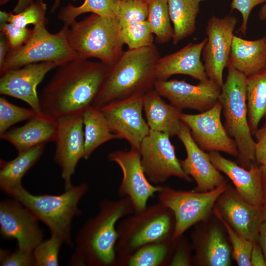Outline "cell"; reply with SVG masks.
<instances>
[{"mask_svg":"<svg viewBox=\"0 0 266 266\" xmlns=\"http://www.w3.org/2000/svg\"><path fill=\"white\" fill-rule=\"evenodd\" d=\"M111 66L76 58L57 67L39 95L42 114L55 122L83 114L92 106Z\"/></svg>","mask_w":266,"mask_h":266,"instance_id":"6da1fadb","label":"cell"},{"mask_svg":"<svg viewBox=\"0 0 266 266\" xmlns=\"http://www.w3.org/2000/svg\"><path fill=\"white\" fill-rule=\"evenodd\" d=\"M134 212L128 198L104 200L98 213L90 218L77 233L73 253L69 260L71 266H109L116 261L117 224Z\"/></svg>","mask_w":266,"mask_h":266,"instance_id":"7a4b0ae2","label":"cell"},{"mask_svg":"<svg viewBox=\"0 0 266 266\" xmlns=\"http://www.w3.org/2000/svg\"><path fill=\"white\" fill-rule=\"evenodd\" d=\"M160 57L155 44L124 51L118 60L111 66L92 105L100 109L111 102L144 95L154 89L157 80L156 66Z\"/></svg>","mask_w":266,"mask_h":266,"instance_id":"3957f363","label":"cell"},{"mask_svg":"<svg viewBox=\"0 0 266 266\" xmlns=\"http://www.w3.org/2000/svg\"><path fill=\"white\" fill-rule=\"evenodd\" d=\"M88 189V185L82 183L72 185L58 195H35L21 186L7 194L26 207L38 221L43 222L52 235L72 247L71 222L74 217L82 214L78 203Z\"/></svg>","mask_w":266,"mask_h":266,"instance_id":"277c9868","label":"cell"},{"mask_svg":"<svg viewBox=\"0 0 266 266\" xmlns=\"http://www.w3.org/2000/svg\"><path fill=\"white\" fill-rule=\"evenodd\" d=\"M120 30L116 18L92 13L70 24L67 38L79 58H96L112 66L124 51Z\"/></svg>","mask_w":266,"mask_h":266,"instance_id":"5b68a950","label":"cell"},{"mask_svg":"<svg viewBox=\"0 0 266 266\" xmlns=\"http://www.w3.org/2000/svg\"><path fill=\"white\" fill-rule=\"evenodd\" d=\"M226 81L219 98L224 127L234 139L238 149L240 166L249 168L255 160V141L248 124L246 101L247 76L235 69L229 62Z\"/></svg>","mask_w":266,"mask_h":266,"instance_id":"8992f818","label":"cell"},{"mask_svg":"<svg viewBox=\"0 0 266 266\" xmlns=\"http://www.w3.org/2000/svg\"><path fill=\"white\" fill-rule=\"evenodd\" d=\"M172 214L159 202L122 218L117 226L116 260L146 245L168 240L172 231Z\"/></svg>","mask_w":266,"mask_h":266,"instance_id":"52a82bcc","label":"cell"},{"mask_svg":"<svg viewBox=\"0 0 266 266\" xmlns=\"http://www.w3.org/2000/svg\"><path fill=\"white\" fill-rule=\"evenodd\" d=\"M46 25L41 23L34 26L30 37L23 45L9 49L0 67V74L8 70L40 62H54L59 66L78 58L68 42L69 26L63 25L60 31L53 33L47 30Z\"/></svg>","mask_w":266,"mask_h":266,"instance_id":"ba28073f","label":"cell"},{"mask_svg":"<svg viewBox=\"0 0 266 266\" xmlns=\"http://www.w3.org/2000/svg\"><path fill=\"white\" fill-rule=\"evenodd\" d=\"M226 183L203 192L176 190L162 186L158 193V200L173 213L172 241L179 239L190 227L208 216L216 201L227 189Z\"/></svg>","mask_w":266,"mask_h":266,"instance_id":"9c48e42d","label":"cell"},{"mask_svg":"<svg viewBox=\"0 0 266 266\" xmlns=\"http://www.w3.org/2000/svg\"><path fill=\"white\" fill-rule=\"evenodd\" d=\"M169 138L166 134L150 130L138 150L144 171L154 184L163 183L171 176L190 182L192 178L182 169Z\"/></svg>","mask_w":266,"mask_h":266,"instance_id":"30bf717a","label":"cell"},{"mask_svg":"<svg viewBox=\"0 0 266 266\" xmlns=\"http://www.w3.org/2000/svg\"><path fill=\"white\" fill-rule=\"evenodd\" d=\"M237 23V18L232 15L222 18L212 16L207 23V41L201 54L203 65L208 78L221 88L224 83L223 71L229 62Z\"/></svg>","mask_w":266,"mask_h":266,"instance_id":"8fae6325","label":"cell"},{"mask_svg":"<svg viewBox=\"0 0 266 266\" xmlns=\"http://www.w3.org/2000/svg\"><path fill=\"white\" fill-rule=\"evenodd\" d=\"M108 158L116 163L122 172L123 177L118 189L120 197L129 199L134 212L145 209L148 200L158 193L162 186L153 185L147 178L139 151L132 148L128 151H115L109 153Z\"/></svg>","mask_w":266,"mask_h":266,"instance_id":"7c38bea8","label":"cell"},{"mask_svg":"<svg viewBox=\"0 0 266 266\" xmlns=\"http://www.w3.org/2000/svg\"><path fill=\"white\" fill-rule=\"evenodd\" d=\"M144 95L133 96L106 104L100 109L111 131L139 150L150 129L142 115Z\"/></svg>","mask_w":266,"mask_h":266,"instance_id":"4fadbf2b","label":"cell"},{"mask_svg":"<svg viewBox=\"0 0 266 266\" xmlns=\"http://www.w3.org/2000/svg\"><path fill=\"white\" fill-rule=\"evenodd\" d=\"M221 113L222 105L218 100L211 108L199 114L182 113L180 120L188 127L193 140L203 150L237 156L236 144L221 121Z\"/></svg>","mask_w":266,"mask_h":266,"instance_id":"5bb4252c","label":"cell"},{"mask_svg":"<svg viewBox=\"0 0 266 266\" xmlns=\"http://www.w3.org/2000/svg\"><path fill=\"white\" fill-rule=\"evenodd\" d=\"M38 220L15 199L0 202V232L5 239H15L19 250L33 252L43 241Z\"/></svg>","mask_w":266,"mask_h":266,"instance_id":"9a60e30c","label":"cell"},{"mask_svg":"<svg viewBox=\"0 0 266 266\" xmlns=\"http://www.w3.org/2000/svg\"><path fill=\"white\" fill-rule=\"evenodd\" d=\"M154 89L175 107L200 112L208 110L218 101L221 90L209 78L197 85L185 80H157Z\"/></svg>","mask_w":266,"mask_h":266,"instance_id":"2e32d148","label":"cell"},{"mask_svg":"<svg viewBox=\"0 0 266 266\" xmlns=\"http://www.w3.org/2000/svg\"><path fill=\"white\" fill-rule=\"evenodd\" d=\"M54 160L61 168L65 190L72 186L71 178L84 153L83 114L75 115L57 122Z\"/></svg>","mask_w":266,"mask_h":266,"instance_id":"e0dca14e","label":"cell"},{"mask_svg":"<svg viewBox=\"0 0 266 266\" xmlns=\"http://www.w3.org/2000/svg\"><path fill=\"white\" fill-rule=\"evenodd\" d=\"M57 67L56 63L46 62L6 70L0 74V93L25 101L38 116L45 117L41 110L36 89L46 74Z\"/></svg>","mask_w":266,"mask_h":266,"instance_id":"ac0fdd59","label":"cell"},{"mask_svg":"<svg viewBox=\"0 0 266 266\" xmlns=\"http://www.w3.org/2000/svg\"><path fill=\"white\" fill-rule=\"evenodd\" d=\"M177 135L187 154L186 158L180 160V163L185 173L195 181L197 186L194 191H208L226 182L212 163L208 153H206L196 144L189 129L182 122Z\"/></svg>","mask_w":266,"mask_h":266,"instance_id":"d6986e66","label":"cell"},{"mask_svg":"<svg viewBox=\"0 0 266 266\" xmlns=\"http://www.w3.org/2000/svg\"><path fill=\"white\" fill-rule=\"evenodd\" d=\"M217 201V208L230 226L246 239L258 241L264 221L262 207L246 201L228 186Z\"/></svg>","mask_w":266,"mask_h":266,"instance_id":"ffe728a7","label":"cell"},{"mask_svg":"<svg viewBox=\"0 0 266 266\" xmlns=\"http://www.w3.org/2000/svg\"><path fill=\"white\" fill-rule=\"evenodd\" d=\"M208 155L215 167L232 181L236 192L242 199L262 207L263 184L261 166L251 164L249 168H245L224 158L219 152H209Z\"/></svg>","mask_w":266,"mask_h":266,"instance_id":"44dd1931","label":"cell"},{"mask_svg":"<svg viewBox=\"0 0 266 266\" xmlns=\"http://www.w3.org/2000/svg\"><path fill=\"white\" fill-rule=\"evenodd\" d=\"M206 37L199 43H189L178 51L160 57L156 66L157 80H166L175 74L189 75L203 81L208 79L200 58Z\"/></svg>","mask_w":266,"mask_h":266,"instance_id":"7402d4cb","label":"cell"},{"mask_svg":"<svg viewBox=\"0 0 266 266\" xmlns=\"http://www.w3.org/2000/svg\"><path fill=\"white\" fill-rule=\"evenodd\" d=\"M57 123L45 117L36 116L24 125L6 131L0 138L11 144L18 152L37 145L55 141Z\"/></svg>","mask_w":266,"mask_h":266,"instance_id":"603a6c76","label":"cell"},{"mask_svg":"<svg viewBox=\"0 0 266 266\" xmlns=\"http://www.w3.org/2000/svg\"><path fill=\"white\" fill-rule=\"evenodd\" d=\"M153 89L144 95L143 109L150 130L177 135L180 128L182 110L166 102Z\"/></svg>","mask_w":266,"mask_h":266,"instance_id":"cb8c5ba5","label":"cell"},{"mask_svg":"<svg viewBox=\"0 0 266 266\" xmlns=\"http://www.w3.org/2000/svg\"><path fill=\"white\" fill-rule=\"evenodd\" d=\"M229 62L237 70L247 77L266 67V35L248 40L234 35Z\"/></svg>","mask_w":266,"mask_h":266,"instance_id":"d4e9b609","label":"cell"},{"mask_svg":"<svg viewBox=\"0 0 266 266\" xmlns=\"http://www.w3.org/2000/svg\"><path fill=\"white\" fill-rule=\"evenodd\" d=\"M45 144H42L19 152L10 161L0 160V188L7 194L21 186L26 173L36 164L42 156Z\"/></svg>","mask_w":266,"mask_h":266,"instance_id":"484cf974","label":"cell"},{"mask_svg":"<svg viewBox=\"0 0 266 266\" xmlns=\"http://www.w3.org/2000/svg\"><path fill=\"white\" fill-rule=\"evenodd\" d=\"M84 135L83 159H87L102 144L119 137L111 130L100 109L92 105L83 114Z\"/></svg>","mask_w":266,"mask_h":266,"instance_id":"4316f807","label":"cell"},{"mask_svg":"<svg viewBox=\"0 0 266 266\" xmlns=\"http://www.w3.org/2000/svg\"><path fill=\"white\" fill-rule=\"evenodd\" d=\"M205 0H167L173 25L174 45L193 34L196 29V18L200 4Z\"/></svg>","mask_w":266,"mask_h":266,"instance_id":"83f0119b","label":"cell"},{"mask_svg":"<svg viewBox=\"0 0 266 266\" xmlns=\"http://www.w3.org/2000/svg\"><path fill=\"white\" fill-rule=\"evenodd\" d=\"M246 101L248 124L254 133L266 114V67L247 77Z\"/></svg>","mask_w":266,"mask_h":266,"instance_id":"f1b7e54d","label":"cell"},{"mask_svg":"<svg viewBox=\"0 0 266 266\" xmlns=\"http://www.w3.org/2000/svg\"><path fill=\"white\" fill-rule=\"evenodd\" d=\"M121 0H84L78 6L68 3L62 7L57 19L63 25L69 26L79 16L86 13L96 14L105 17L116 18Z\"/></svg>","mask_w":266,"mask_h":266,"instance_id":"f546056e","label":"cell"},{"mask_svg":"<svg viewBox=\"0 0 266 266\" xmlns=\"http://www.w3.org/2000/svg\"><path fill=\"white\" fill-rule=\"evenodd\" d=\"M147 21L158 44L172 39L174 35L167 0H148Z\"/></svg>","mask_w":266,"mask_h":266,"instance_id":"4dcf8cb0","label":"cell"},{"mask_svg":"<svg viewBox=\"0 0 266 266\" xmlns=\"http://www.w3.org/2000/svg\"><path fill=\"white\" fill-rule=\"evenodd\" d=\"M167 241L143 246L131 254L117 259L116 262L119 263L121 261V264L128 266H161L165 263L168 255Z\"/></svg>","mask_w":266,"mask_h":266,"instance_id":"1f68e13d","label":"cell"},{"mask_svg":"<svg viewBox=\"0 0 266 266\" xmlns=\"http://www.w3.org/2000/svg\"><path fill=\"white\" fill-rule=\"evenodd\" d=\"M202 256L209 266H229L231 264V249L221 230L213 227L206 238Z\"/></svg>","mask_w":266,"mask_h":266,"instance_id":"d6a6232c","label":"cell"},{"mask_svg":"<svg viewBox=\"0 0 266 266\" xmlns=\"http://www.w3.org/2000/svg\"><path fill=\"white\" fill-rule=\"evenodd\" d=\"M120 36L129 49H135L154 44L153 34L147 20L121 28Z\"/></svg>","mask_w":266,"mask_h":266,"instance_id":"836d02e7","label":"cell"},{"mask_svg":"<svg viewBox=\"0 0 266 266\" xmlns=\"http://www.w3.org/2000/svg\"><path fill=\"white\" fill-rule=\"evenodd\" d=\"M213 213L222 223L228 234L232 244L233 256L239 266H250V256L253 242L238 233L226 221L217 207L214 208Z\"/></svg>","mask_w":266,"mask_h":266,"instance_id":"e575fe53","label":"cell"},{"mask_svg":"<svg viewBox=\"0 0 266 266\" xmlns=\"http://www.w3.org/2000/svg\"><path fill=\"white\" fill-rule=\"evenodd\" d=\"M38 116L32 108H26L11 103L3 97L0 98V134L12 125Z\"/></svg>","mask_w":266,"mask_h":266,"instance_id":"d590c367","label":"cell"},{"mask_svg":"<svg viewBox=\"0 0 266 266\" xmlns=\"http://www.w3.org/2000/svg\"><path fill=\"white\" fill-rule=\"evenodd\" d=\"M148 1L121 0L116 18L120 28L146 21L148 16Z\"/></svg>","mask_w":266,"mask_h":266,"instance_id":"8d00e7d4","label":"cell"},{"mask_svg":"<svg viewBox=\"0 0 266 266\" xmlns=\"http://www.w3.org/2000/svg\"><path fill=\"white\" fill-rule=\"evenodd\" d=\"M46 11L47 5L43 0H36L19 13H10L7 21L21 27H27L29 24L34 26L41 23L47 24Z\"/></svg>","mask_w":266,"mask_h":266,"instance_id":"74e56055","label":"cell"},{"mask_svg":"<svg viewBox=\"0 0 266 266\" xmlns=\"http://www.w3.org/2000/svg\"><path fill=\"white\" fill-rule=\"evenodd\" d=\"M63 241L52 235L41 241L33 251L35 266H58L59 253Z\"/></svg>","mask_w":266,"mask_h":266,"instance_id":"f35d334b","label":"cell"},{"mask_svg":"<svg viewBox=\"0 0 266 266\" xmlns=\"http://www.w3.org/2000/svg\"><path fill=\"white\" fill-rule=\"evenodd\" d=\"M0 33L5 37L10 49L18 48L23 45L30 37L33 29L21 27L11 23L0 26Z\"/></svg>","mask_w":266,"mask_h":266,"instance_id":"ab89813d","label":"cell"},{"mask_svg":"<svg viewBox=\"0 0 266 266\" xmlns=\"http://www.w3.org/2000/svg\"><path fill=\"white\" fill-rule=\"evenodd\" d=\"M1 266H35L33 252L17 250L14 252L1 249Z\"/></svg>","mask_w":266,"mask_h":266,"instance_id":"60d3db41","label":"cell"},{"mask_svg":"<svg viewBox=\"0 0 266 266\" xmlns=\"http://www.w3.org/2000/svg\"><path fill=\"white\" fill-rule=\"evenodd\" d=\"M266 0H233L231 3L232 10H236L241 14L242 22L239 31L243 35L246 33L249 15L253 9Z\"/></svg>","mask_w":266,"mask_h":266,"instance_id":"b9f144b4","label":"cell"},{"mask_svg":"<svg viewBox=\"0 0 266 266\" xmlns=\"http://www.w3.org/2000/svg\"><path fill=\"white\" fill-rule=\"evenodd\" d=\"M255 158L262 165H266V125L255 132Z\"/></svg>","mask_w":266,"mask_h":266,"instance_id":"7bdbcfd3","label":"cell"},{"mask_svg":"<svg viewBox=\"0 0 266 266\" xmlns=\"http://www.w3.org/2000/svg\"><path fill=\"white\" fill-rule=\"evenodd\" d=\"M250 264L252 266H266L263 252L258 241L253 242L250 256Z\"/></svg>","mask_w":266,"mask_h":266,"instance_id":"ee69618b","label":"cell"},{"mask_svg":"<svg viewBox=\"0 0 266 266\" xmlns=\"http://www.w3.org/2000/svg\"><path fill=\"white\" fill-rule=\"evenodd\" d=\"M169 264L173 266H187L190 265V261L185 251L179 249L173 255Z\"/></svg>","mask_w":266,"mask_h":266,"instance_id":"f6af8a7d","label":"cell"},{"mask_svg":"<svg viewBox=\"0 0 266 266\" xmlns=\"http://www.w3.org/2000/svg\"><path fill=\"white\" fill-rule=\"evenodd\" d=\"M258 242L262 248L266 262V221H265L261 225Z\"/></svg>","mask_w":266,"mask_h":266,"instance_id":"bcb514c9","label":"cell"},{"mask_svg":"<svg viewBox=\"0 0 266 266\" xmlns=\"http://www.w3.org/2000/svg\"><path fill=\"white\" fill-rule=\"evenodd\" d=\"M9 50V47L5 36L0 33V67L4 62L7 54Z\"/></svg>","mask_w":266,"mask_h":266,"instance_id":"7dc6e473","label":"cell"},{"mask_svg":"<svg viewBox=\"0 0 266 266\" xmlns=\"http://www.w3.org/2000/svg\"><path fill=\"white\" fill-rule=\"evenodd\" d=\"M263 184V199L262 205L264 221H266V165L261 166Z\"/></svg>","mask_w":266,"mask_h":266,"instance_id":"c3c4849f","label":"cell"},{"mask_svg":"<svg viewBox=\"0 0 266 266\" xmlns=\"http://www.w3.org/2000/svg\"><path fill=\"white\" fill-rule=\"evenodd\" d=\"M33 1V0H18L16 5L11 12L19 13L30 6Z\"/></svg>","mask_w":266,"mask_h":266,"instance_id":"681fc988","label":"cell"},{"mask_svg":"<svg viewBox=\"0 0 266 266\" xmlns=\"http://www.w3.org/2000/svg\"><path fill=\"white\" fill-rule=\"evenodd\" d=\"M10 13H7L5 11H0V26L8 23V18Z\"/></svg>","mask_w":266,"mask_h":266,"instance_id":"f907efd6","label":"cell"},{"mask_svg":"<svg viewBox=\"0 0 266 266\" xmlns=\"http://www.w3.org/2000/svg\"><path fill=\"white\" fill-rule=\"evenodd\" d=\"M258 16L261 20L266 22V0L259 12Z\"/></svg>","mask_w":266,"mask_h":266,"instance_id":"816d5d0a","label":"cell"},{"mask_svg":"<svg viewBox=\"0 0 266 266\" xmlns=\"http://www.w3.org/2000/svg\"><path fill=\"white\" fill-rule=\"evenodd\" d=\"M60 3V0H54V4L51 9V13H53L55 11L57 8L59 6Z\"/></svg>","mask_w":266,"mask_h":266,"instance_id":"f5cc1de1","label":"cell"},{"mask_svg":"<svg viewBox=\"0 0 266 266\" xmlns=\"http://www.w3.org/2000/svg\"><path fill=\"white\" fill-rule=\"evenodd\" d=\"M9 0H0V4H3L6 2H7Z\"/></svg>","mask_w":266,"mask_h":266,"instance_id":"db71d44e","label":"cell"},{"mask_svg":"<svg viewBox=\"0 0 266 266\" xmlns=\"http://www.w3.org/2000/svg\"><path fill=\"white\" fill-rule=\"evenodd\" d=\"M145 0V1H148V0Z\"/></svg>","mask_w":266,"mask_h":266,"instance_id":"11a10c76","label":"cell"}]
</instances>
